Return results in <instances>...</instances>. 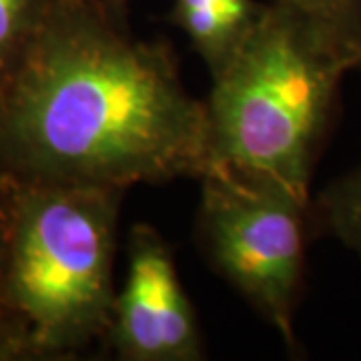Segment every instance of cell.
<instances>
[{
    "label": "cell",
    "mask_w": 361,
    "mask_h": 361,
    "mask_svg": "<svg viewBox=\"0 0 361 361\" xmlns=\"http://www.w3.org/2000/svg\"><path fill=\"white\" fill-rule=\"evenodd\" d=\"M104 6H106V11L115 16L116 20H121V23H127V4H129V0H101Z\"/></svg>",
    "instance_id": "7c38bea8"
},
{
    "label": "cell",
    "mask_w": 361,
    "mask_h": 361,
    "mask_svg": "<svg viewBox=\"0 0 361 361\" xmlns=\"http://www.w3.org/2000/svg\"><path fill=\"white\" fill-rule=\"evenodd\" d=\"M8 237H11V185L0 183V315H6L4 310V271L8 255Z\"/></svg>",
    "instance_id": "30bf717a"
},
{
    "label": "cell",
    "mask_w": 361,
    "mask_h": 361,
    "mask_svg": "<svg viewBox=\"0 0 361 361\" xmlns=\"http://www.w3.org/2000/svg\"><path fill=\"white\" fill-rule=\"evenodd\" d=\"M213 167L205 101L165 40H137L101 0H59L0 77V183L201 179Z\"/></svg>",
    "instance_id": "6da1fadb"
},
{
    "label": "cell",
    "mask_w": 361,
    "mask_h": 361,
    "mask_svg": "<svg viewBox=\"0 0 361 361\" xmlns=\"http://www.w3.org/2000/svg\"><path fill=\"white\" fill-rule=\"evenodd\" d=\"M353 68L360 47L283 2L265 4L205 101L213 167L311 199L341 80Z\"/></svg>",
    "instance_id": "7a4b0ae2"
},
{
    "label": "cell",
    "mask_w": 361,
    "mask_h": 361,
    "mask_svg": "<svg viewBox=\"0 0 361 361\" xmlns=\"http://www.w3.org/2000/svg\"><path fill=\"white\" fill-rule=\"evenodd\" d=\"M311 217L315 233L334 235L361 257V163L311 201Z\"/></svg>",
    "instance_id": "52a82bcc"
},
{
    "label": "cell",
    "mask_w": 361,
    "mask_h": 361,
    "mask_svg": "<svg viewBox=\"0 0 361 361\" xmlns=\"http://www.w3.org/2000/svg\"><path fill=\"white\" fill-rule=\"evenodd\" d=\"M59 0H0V77L37 37Z\"/></svg>",
    "instance_id": "ba28073f"
},
{
    "label": "cell",
    "mask_w": 361,
    "mask_h": 361,
    "mask_svg": "<svg viewBox=\"0 0 361 361\" xmlns=\"http://www.w3.org/2000/svg\"><path fill=\"white\" fill-rule=\"evenodd\" d=\"M125 193L97 185L11 187L2 297L32 353L63 355L106 343Z\"/></svg>",
    "instance_id": "3957f363"
},
{
    "label": "cell",
    "mask_w": 361,
    "mask_h": 361,
    "mask_svg": "<svg viewBox=\"0 0 361 361\" xmlns=\"http://www.w3.org/2000/svg\"><path fill=\"white\" fill-rule=\"evenodd\" d=\"M20 353H32L25 331L18 325H11V329L4 331L0 329V360L18 357Z\"/></svg>",
    "instance_id": "8fae6325"
},
{
    "label": "cell",
    "mask_w": 361,
    "mask_h": 361,
    "mask_svg": "<svg viewBox=\"0 0 361 361\" xmlns=\"http://www.w3.org/2000/svg\"><path fill=\"white\" fill-rule=\"evenodd\" d=\"M263 6L255 0H173L169 20L187 35L213 78L243 47Z\"/></svg>",
    "instance_id": "8992f818"
},
{
    "label": "cell",
    "mask_w": 361,
    "mask_h": 361,
    "mask_svg": "<svg viewBox=\"0 0 361 361\" xmlns=\"http://www.w3.org/2000/svg\"><path fill=\"white\" fill-rule=\"evenodd\" d=\"M127 277L116 289L106 345L125 361L205 357L199 317L180 283L173 251L147 223L129 233Z\"/></svg>",
    "instance_id": "5b68a950"
},
{
    "label": "cell",
    "mask_w": 361,
    "mask_h": 361,
    "mask_svg": "<svg viewBox=\"0 0 361 361\" xmlns=\"http://www.w3.org/2000/svg\"><path fill=\"white\" fill-rule=\"evenodd\" d=\"M361 49V0H277Z\"/></svg>",
    "instance_id": "9c48e42d"
},
{
    "label": "cell",
    "mask_w": 361,
    "mask_h": 361,
    "mask_svg": "<svg viewBox=\"0 0 361 361\" xmlns=\"http://www.w3.org/2000/svg\"><path fill=\"white\" fill-rule=\"evenodd\" d=\"M197 239L207 263L297 348L295 310L311 235V199L223 167L201 177Z\"/></svg>",
    "instance_id": "277c9868"
}]
</instances>
